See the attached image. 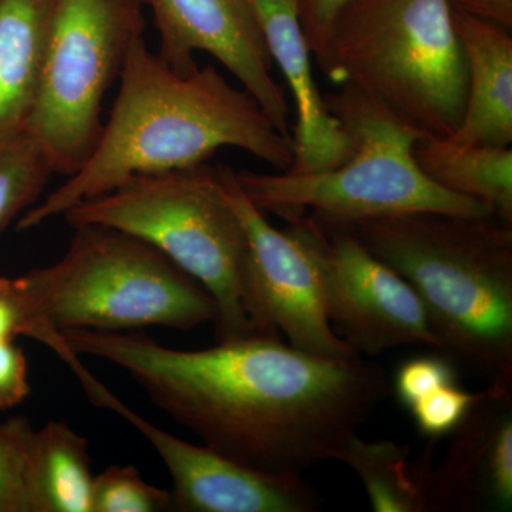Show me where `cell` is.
<instances>
[{"instance_id": "24", "label": "cell", "mask_w": 512, "mask_h": 512, "mask_svg": "<svg viewBox=\"0 0 512 512\" xmlns=\"http://www.w3.org/2000/svg\"><path fill=\"white\" fill-rule=\"evenodd\" d=\"M478 393L463 389L458 383L440 387L409 407L417 430L434 441L450 436L476 402Z\"/></svg>"}, {"instance_id": "14", "label": "cell", "mask_w": 512, "mask_h": 512, "mask_svg": "<svg viewBox=\"0 0 512 512\" xmlns=\"http://www.w3.org/2000/svg\"><path fill=\"white\" fill-rule=\"evenodd\" d=\"M272 62L278 64L295 106L289 174L332 170L352 156L345 128L330 113L313 76L312 52L293 0H251Z\"/></svg>"}, {"instance_id": "17", "label": "cell", "mask_w": 512, "mask_h": 512, "mask_svg": "<svg viewBox=\"0 0 512 512\" xmlns=\"http://www.w3.org/2000/svg\"><path fill=\"white\" fill-rule=\"evenodd\" d=\"M414 158L434 184L487 205L498 220L512 224L511 147L423 138L414 147Z\"/></svg>"}, {"instance_id": "1", "label": "cell", "mask_w": 512, "mask_h": 512, "mask_svg": "<svg viewBox=\"0 0 512 512\" xmlns=\"http://www.w3.org/2000/svg\"><path fill=\"white\" fill-rule=\"evenodd\" d=\"M62 333L77 355L121 367L204 446L265 473L302 474L336 460L392 394L376 363L313 355L279 336L178 350L137 333Z\"/></svg>"}, {"instance_id": "20", "label": "cell", "mask_w": 512, "mask_h": 512, "mask_svg": "<svg viewBox=\"0 0 512 512\" xmlns=\"http://www.w3.org/2000/svg\"><path fill=\"white\" fill-rule=\"evenodd\" d=\"M55 175L28 131L0 141V231L39 201Z\"/></svg>"}, {"instance_id": "15", "label": "cell", "mask_w": 512, "mask_h": 512, "mask_svg": "<svg viewBox=\"0 0 512 512\" xmlns=\"http://www.w3.org/2000/svg\"><path fill=\"white\" fill-rule=\"evenodd\" d=\"M467 69L466 106L456 133L461 144L510 147L512 143L511 30L451 9Z\"/></svg>"}, {"instance_id": "11", "label": "cell", "mask_w": 512, "mask_h": 512, "mask_svg": "<svg viewBox=\"0 0 512 512\" xmlns=\"http://www.w3.org/2000/svg\"><path fill=\"white\" fill-rule=\"evenodd\" d=\"M153 12L160 52L175 72L198 69L195 52L208 53L241 83L276 130L292 140L291 107L276 82L274 62L251 0H140ZM293 141V140H292Z\"/></svg>"}, {"instance_id": "8", "label": "cell", "mask_w": 512, "mask_h": 512, "mask_svg": "<svg viewBox=\"0 0 512 512\" xmlns=\"http://www.w3.org/2000/svg\"><path fill=\"white\" fill-rule=\"evenodd\" d=\"M143 9L140 0H56L26 126L55 174L70 177L93 153L104 96L143 36Z\"/></svg>"}, {"instance_id": "22", "label": "cell", "mask_w": 512, "mask_h": 512, "mask_svg": "<svg viewBox=\"0 0 512 512\" xmlns=\"http://www.w3.org/2000/svg\"><path fill=\"white\" fill-rule=\"evenodd\" d=\"M18 336L35 339L52 349L76 376L86 369L62 332L37 318L25 278L0 276V340H15Z\"/></svg>"}, {"instance_id": "19", "label": "cell", "mask_w": 512, "mask_h": 512, "mask_svg": "<svg viewBox=\"0 0 512 512\" xmlns=\"http://www.w3.org/2000/svg\"><path fill=\"white\" fill-rule=\"evenodd\" d=\"M424 451L417 463L410 447L393 441H366L353 434L340 448L336 461L346 464L362 481L376 512H429L424 494V470L431 454Z\"/></svg>"}, {"instance_id": "5", "label": "cell", "mask_w": 512, "mask_h": 512, "mask_svg": "<svg viewBox=\"0 0 512 512\" xmlns=\"http://www.w3.org/2000/svg\"><path fill=\"white\" fill-rule=\"evenodd\" d=\"M325 99L352 140V156L320 173H235L248 200L264 214L285 221L308 211L333 221L410 212L495 217L487 205L444 190L426 177L414 158V147L426 137L382 104L352 86H339Z\"/></svg>"}, {"instance_id": "27", "label": "cell", "mask_w": 512, "mask_h": 512, "mask_svg": "<svg viewBox=\"0 0 512 512\" xmlns=\"http://www.w3.org/2000/svg\"><path fill=\"white\" fill-rule=\"evenodd\" d=\"M303 35L308 40L312 55H318L340 13L353 0H293Z\"/></svg>"}, {"instance_id": "28", "label": "cell", "mask_w": 512, "mask_h": 512, "mask_svg": "<svg viewBox=\"0 0 512 512\" xmlns=\"http://www.w3.org/2000/svg\"><path fill=\"white\" fill-rule=\"evenodd\" d=\"M451 9L512 29V0H447Z\"/></svg>"}, {"instance_id": "25", "label": "cell", "mask_w": 512, "mask_h": 512, "mask_svg": "<svg viewBox=\"0 0 512 512\" xmlns=\"http://www.w3.org/2000/svg\"><path fill=\"white\" fill-rule=\"evenodd\" d=\"M458 383L456 365L434 350V353L410 357L394 375L392 393L406 409L440 387Z\"/></svg>"}, {"instance_id": "13", "label": "cell", "mask_w": 512, "mask_h": 512, "mask_svg": "<svg viewBox=\"0 0 512 512\" xmlns=\"http://www.w3.org/2000/svg\"><path fill=\"white\" fill-rule=\"evenodd\" d=\"M439 467L424 470L429 512L511 511L512 386L488 384L450 434Z\"/></svg>"}, {"instance_id": "10", "label": "cell", "mask_w": 512, "mask_h": 512, "mask_svg": "<svg viewBox=\"0 0 512 512\" xmlns=\"http://www.w3.org/2000/svg\"><path fill=\"white\" fill-rule=\"evenodd\" d=\"M225 194L248 239L244 306L254 335H285L293 348L336 360L360 357L330 325L318 271L292 225L276 229L239 187L235 171L221 167Z\"/></svg>"}, {"instance_id": "4", "label": "cell", "mask_w": 512, "mask_h": 512, "mask_svg": "<svg viewBox=\"0 0 512 512\" xmlns=\"http://www.w3.org/2000/svg\"><path fill=\"white\" fill-rule=\"evenodd\" d=\"M336 86H352L426 138L463 117L467 69L447 0H353L315 55Z\"/></svg>"}, {"instance_id": "26", "label": "cell", "mask_w": 512, "mask_h": 512, "mask_svg": "<svg viewBox=\"0 0 512 512\" xmlns=\"http://www.w3.org/2000/svg\"><path fill=\"white\" fill-rule=\"evenodd\" d=\"M30 394L29 363L13 340H0V410L25 402Z\"/></svg>"}, {"instance_id": "12", "label": "cell", "mask_w": 512, "mask_h": 512, "mask_svg": "<svg viewBox=\"0 0 512 512\" xmlns=\"http://www.w3.org/2000/svg\"><path fill=\"white\" fill-rule=\"evenodd\" d=\"M92 402L126 419L156 448L171 480V511L315 512L322 500L302 474L265 473L154 426L106 386Z\"/></svg>"}, {"instance_id": "21", "label": "cell", "mask_w": 512, "mask_h": 512, "mask_svg": "<svg viewBox=\"0 0 512 512\" xmlns=\"http://www.w3.org/2000/svg\"><path fill=\"white\" fill-rule=\"evenodd\" d=\"M35 431L22 416L0 423V512H37L30 483Z\"/></svg>"}, {"instance_id": "3", "label": "cell", "mask_w": 512, "mask_h": 512, "mask_svg": "<svg viewBox=\"0 0 512 512\" xmlns=\"http://www.w3.org/2000/svg\"><path fill=\"white\" fill-rule=\"evenodd\" d=\"M323 220L409 282L440 353L488 384L512 386V224L443 212Z\"/></svg>"}, {"instance_id": "16", "label": "cell", "mask_w": 512, "mask_h": 512, "mask_svg": "<svg viewBox=\"0 0 512 512\" xmlns=\"http://www.w3.org/2000/svg\"><path fill=\"white\" fill-rule=\"evenodd\" d=\"M56 0H0V141L26 131Z\"/></svg>"}, {"instance_id": "6", "label": "cell", "mask_w": 512, "mask_h": 512, "mask_svg": "<svg viewBox=\"0 0 512 512\" xmlns=\"http://www.w3.org/2000/svg\"><path fill=\"white\" fill-rule=\"evenodd\" d=\"M73 228L103 225L153 245L204 286L217 305L218 342L254 335L244 306L248 239L207 163L136 175L63 214Z\"/></svg>"}, {"instance_id": "9", "label": "cell", "mask_w": 512, "mask_h": 512, "mask_svg": "<svg viewBox=\"0 0 512 512\" xmlns=\"http://www.w3.org/2000/svg\"><path fill=\"white\" fill-rule=\"evenodd\" d=\"M286 222L315 262L330 325L360 355L409 345L440 352L426 308L402 276L348 232L312 212Z\"/></svg>"}, {"instance_id": "18", "label": "cell", "mask_w": 512, "mask_h": 512, "mask_svg": "<svg viewBox=\"0 0 512 512\" xmlns=\"http://www.w3.org/2000/svg\"><path fill=\"white\" fill-rule=\"evenodd\" d=\"M89 443L62 421L35 431L30 483L37 512H92Z\"/></svg>"}, {"instance_id": "2", "label": "cell", "mask_w": 512, "mask_h": 512, "mask_svg": "<svg viewBox=\"0 0 512 512\" xmlns=\"http://www.w3.org/2000/svg\"><path fill=\"white\" fill-rule=\"evenodd\" d=\"M247 151L278 173L293 141L276 130L258 101L214 66L183 74L137 37L120 74L119 96L86 163L19 220L26 231L99 197L136 175L207 163L220 148Z\"/></svg>"}, {"instance_id": "7", "label": "cell", "mask_w": 512, "mask_h": 512, "mask_svg": "<svg viewBox=\"0 0 512 512\" xmlns=\"http://www.w3.org/2000/svg\"><path fill=\"white\" fill-rule=\"evenodd\" d=\"M56 264L23 275L33 311L53 329L126 332L215 323L200 282L143 239L103 225L76 227Z\"/></svg>"}, {"instance_id": "23", "label": "cell", "mask_w": 512, "mask_h": 512, "mask_svg": "<svg viewBox=\"0 0 512 512\" xmlns=\"http://www.w3.org/2000/svg\"><path fill=\"white\" fill-rule=\"evenodd\" d=\"M171 511L170 491L148 484L136 467L111 466L94 477L92 512Z\"/></svg>"}]
</instances>
